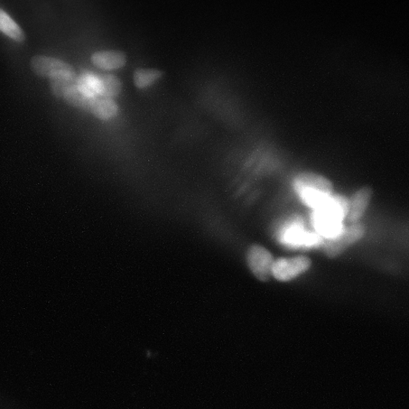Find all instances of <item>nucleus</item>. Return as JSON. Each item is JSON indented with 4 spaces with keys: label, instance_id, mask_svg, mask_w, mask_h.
<instances>
[{
    "label": "nucleus",
    "instance_id": "f257e3e1",
    "mask_svg": "<svg viewBox=\"0 0 409 409\" xmlns=\"http://www.w3.org/2000/svg\"><path fill=\"white\" fill-rule=\"evenodd\" d=\"M365 233V227L360 222L342 228L338 235L324 240V252L328 258H336L363 237Z\"/></svg>",
    "mask_w": 409,
    "mask_h": 409
},
{
    "label": "nucleus",
    "instance_id": "f03ea898",
    "mask_svg": "<svg viewBox=\"0 0 409 409\" xmlns=\"http://www.w3.org/2000/svg\"><path fill=\"white\" fill-rule=\"evenodd\" d=\"M312 260L305 256L275 260L272 275L280 282H289L309 270Z\"/></svg>",
    "mask_w": 409,
    "mask_h": 409
},
{
    "label": "nucleus",
    "instance_id": "7ed1b4c3",
    "mask_svg": "<svg viewBox=\"0 0 409 409\" xmlns=\"http://www.w3.org/2000/svg\"><path fill=\"white\" fill-rule=\"evenodd\" d=\"M275 260L273 255L260 245L251 246L247 252V263L251 272L262 282H268L272 277Z\"/></svg>",
    "mask_w": 409,
    "mask_h": 409
},
{
    "label": "nucleus",
    "instance_id": "20e7f679",
    "mask_svg": "<svg viewBox=\"0 0 409 409\" xmlns=\"http://www.w3.org/2000/svg\"><path fill=\"white\" fill-rule=\"evenodd\" d=\"M30 66L36 76L41 77L51 78L63 74H76V70L69 63L44 55H34L31 60Z\"/></svg>",
    "mask_w": 409,
    "mask_h": 409
},
{
    "label": "nucleus",
    "instance_id": "39448f33",
    "mask_svg": "<svg viewBox=\"0 0 409 409\" xmlns=\"http://www.w3.org/2000/svg\"><path fill=\"white\" fill-rule=\"evenodd\" d=\"M293 188L297 193L310 190L331 195L333 190L331 181L321 174L310 172H304L296 175L293 180Z\"/></svg>",
    "mask_w": 409,
    "mask_h": 409
},
{
    "label": "nucleus",
    "instance_id": "423d86ee",
    "mask_svg": "<svg viewBox=\"0 0 409 409\" xmlns=\"http://www.w3.org/2000/svg\"><path fill=\"white\" fill-rule=\"evenodd\" d=\"M373 190L370 187H363L358 190L349 200L348 211L346 219L350 225L356 224L362 217L369 206Z\"/></svg>",
    "mask_w": 409,
    "mask_h": 409
},
{
    "label": "nucleus",
    "instance_id": "0eeeda50",
    "mask_svg": "<svg viewBox=\"0 0 409 409\" xmlns=\"http://www.w3.org/2000/svg\"><path fill=\"white\" fill-rule=\"evenodd\" d=\"M86 111L101 120H109L115 117L118 106L113 98L101 95L90 96Z\"/></svg>",
    "mask_w": 409,
    "mask_h": 409
},
{
    "label": "nucleus",
    "instance_id": "6e6552de",
    "mask_svg": "<svg viewBox=\"0 0 409 409\" xmlns=\"http://www.w3.org/2000/svg\"><path fill=\"white\" fill-rule=\"evenodd\" d=\"M90 59L92 64L104 70L118 69L126 63V55L118 50L97 51L92 54Z\"/></svg>",
    "mask_w": 409,
    "mask_h": 409
},
{
    "label": "nucleus",
    "instance_id": "1a4fd4ad",
    "mask_svg": "<svg viewBox=\"0 0 409 409\" xmlns=\"http://www.w3.org/2000/svg\"><path fill=\"white\" fill-rule=\"evenodd\" d=\"M50 79L52 94L57 98H63L64 94L70 90L78 88L79 77L77 74L55 76Z\"/></svg>",
    "mask_w": 409,
    "mask_h": 409
},
{
    "label": "nucleus",
    "instance_id": "9d476101",
    "mask_svg": "<svg viewBox=\"0 0 409 409\" xmlns=\"http://www.w3.org/2000/svg\"><path fill=\"white\" fill-rule=\"evenodd\" d=\"M99 85V95L109 98L118 96L123 90V83L113 74H102L97 77Z\"/></svg>",
    "mask_w": 409,
    "mask_h": 409
},
{
    "label": "nucleus",
    "instance_id": "9b49d317",
    "mask_svg": "<svg viewBox=\"0 0 409 409\" xmlns=\"http://www.w3.org/2000/svg\"><path fill=\"white\" fill-rule=\"evenodd\" d=\"M0 32L18 43L25 40V34L20 25L2 8H0Z\"/></svg>",
    "mask_w": 409,
    "mask_h": 409
},
{
    "label": "nucleus",
    "instance_id": "f8f14e48",
    "mask_svg": "<svg viewBox=\"0 0 409 409\" xmlns=\"http://www.w3.org/2000/svg\"><path fill=\"white\" fill-rule=\"evenodd\" d=\"M163 76V71L153 69H137L134 72V82L137 88H146L153 85Z\"/></svg>",
    "mask_w": 409,
    "mask_h": 409
},
{
    "label": "nucleus",
    "instance_id": "ddd939ff",
    "mask_svg": "<svg viewBox=\"0 0 409 409\" xmlns=\"http://www.w3.org/2000/svg\"><path fill=\"white\" fill-rule=\"evenodd\" d=\"M90 97L78 88H76L67 92L63 99L69 105L86 111Z\"/></svg>",
    "mask_w": 409,
    "mask_h": 409
}]
</instances>
